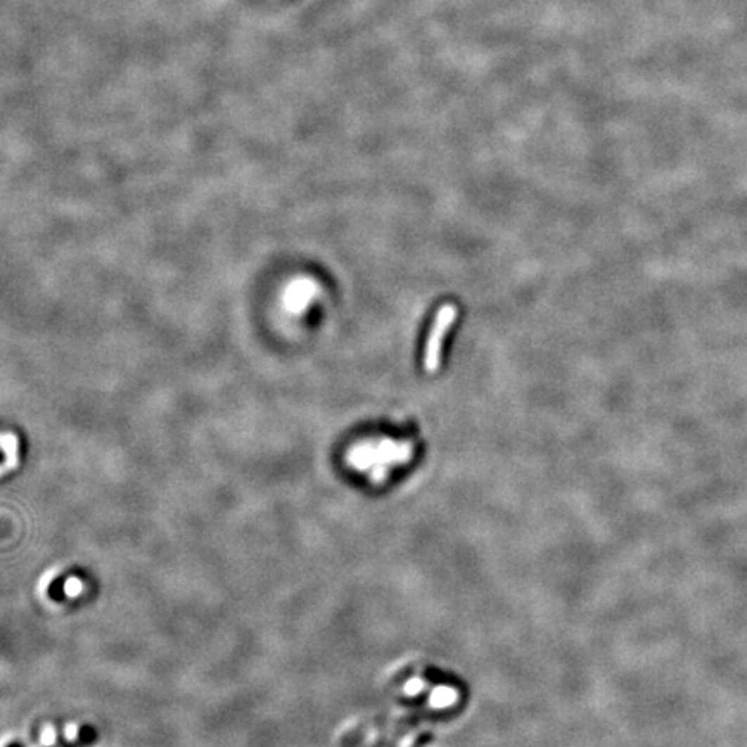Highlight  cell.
Listing matches in <instances>:
<instances>
[{"mask_svg": "<svg viewBox=\"0 0 747 747\" xmlns=\"http://www.w3.org/2000/svg\"><path fill=\"white\" fill-rule=\"evenodd\" d=\"M459 308L455 305H443L440 312L436 313V319L433 322L431 331H429L428 343L424 350V369L428 372H435L440 367L441 350H443V341L447 338L448 331L454 326Z\"/></svg>", "mask_w": 747, "mask_h": 747, "instance_id": "obj_1", "label": "cell"}]
</instances>
